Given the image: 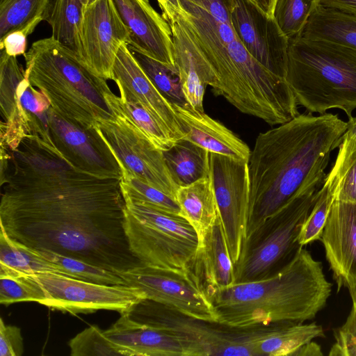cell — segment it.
<instances>
[{
  "label": "cell",
  "mask_w": 356,
  "mask_h": 356,
  "mask_svg": "<svg viewBox=\"0 0 356 356\" xmlns=\"http://www.w3.org/2000/svg\"><path fill=\"white\" fill-rule=\"evenodd\" d=\"M319 0H277L273 23L278 33L289 40L302 35Z\"/></svg>",
  "instance_id": "1f68e13d"
},
{
  "label": "cell",
  "mask_w": 356,
  "mask_h": 356,
  "mask_svg": "<svg viewBox=\"0 0 356 356\" xmlns=\"http://www.w3.org/2000/svg\"><path fill=\"white\" fill-rule=\"evenodd\" d=\"M172 105L185 134L184 139L210 153L249 160L251 154L249 147L221 122L204 112L195 111L188 105Z\"/></svg>",
  "instance_id": "d6986e66"
},
{
  "label": "cell",
  "mask_w": 356,
  "mask_h": 356,
  "mask_svg": "<svg viewBox=\"0 0 356 356\" xmlns=\"http://www.w3.org/2000/svg\"><path fill=\"white\" fill-rule=\"evenodd\" d=\"M81 39L84 65L95 75L112 79L118 51L130 40L112 0H88L81 24Z\"/></svg>",
  "instance_id": "5bb4252c"
},
{
  "label": "cell",
  "mask_w": 356,
  "mask_h": 356,
  "mask_svg": "<svg viewBox=\"0 0 356 356\" xmlns=\"http://www.w3.org/2000/svg\"><path fill=\"white\" fill-rule=\"evenodd\" d=\"M329 41L356 50V15L318 5L301 35Z\"/></svg>",
  "instance_id": "cb8c5ba5"
},
{
  "label": "cell",
  "mask_w": 356,
  "mask_h": 356,
  "mask_svg": "<svg viewBox=\"0 0 356 356\" xmlns=\"http://www.w3.org/2000/svg\"><path fill=\"white\" fill-rule=\"evenodd\" d=\"M342 140H349L356 142V117L349 118L347 122V128L344 134L342 135L340 141Z\"/></svg>",
  "instance_id": "bcb514c9"
},
{
  "label": "cell",
  "mask_w": 356,
  "mask_h": 356,
  "mask_svg": "<svg viewBox=\"0 0 356 356\" xmlns=\"http://www.w3.org/2000/svg\"><path fill=\"white\" fill-rule=\"evenodd\" d=\"M87 1L51 0L46 19L51 28V37L70 49L83 64L81 24Z\"/></svg>",
  "instance_id": "4316f807"
},
{
  "label": "cell",
  "mask_w": 356,
  "mask_h": 356,
  "mask_svg": "<svg viewBox=\"0 0 356 356\" xmlns=\"http://www.w3.org/2000/svg\"><path fill=\"white\" fill-rule=\"evenodd\" d=\"M175 67L188 105L195 111L204 113V96L207 85L186 54L175 50Z\"/></svg>",
  "instance_id": "74e56055"
},
{
  "label": "cell",
  "mask_w": 356,
  "mask_h": 356,
  "mask_svg": "<svg viewBox=\"0 0 356 356\" xmlns=\"http://www.w3.org/2000/svg\"><path fill=\"white\" fill-rule=\"evenodd\" d=\"M27 37L22 31L11 32L0 40V50L3 49L9 56H24L26 52Z\"/></svg>",
  "instance_id": "b9f144b4"
},
{
  "label": "cell",
  "mask_w": 356,
  "mask_h": 356,
  "mask_svg": "<svg viewBox=\"0 0 356 356\" xmlns=\"http://www.w3.org/2000/svg\"><path fill=\"white\" fill-rule=\"evenodd\" d=\"M324 182L333 190L334 200L356 204V142L342 140Z\"/></svg>",
  "instance_id": "4dcf8cb0"
},
{
  "label": "cell",
  "mask_w": 356,
  "mask_h": 356,
  "mask_svg": "<svg viewBox=\"0 0 356 356\" xmlns=\"http://www.w3.org/2000/svg\"><path fill=\"white\" fill-rule=\"evenodd\" d=\"M285 79L298 105L320 115L356 108V50L300 36L289 40Z\"/></svg>",
  "instance_id": "5b68a950"
},
{
  "label": "cell",
  "mask_w": 356,
  "mask_h": 356,
  "mask_svg": "<svg viewBox=\"0 0 356 356\" xmlns=\"http://www.w3.org/2000/svg\"><path fill=\"white\" fill-rule=\"evenodd\" d=\"M161 10L162 15L165 14L171 8H179L178 0H156Z\"/></svg>",
  "instance_id": "7dc6e473"
},
{
  "label": "cell",
  "mask_w": 356,
  "mask_h": 356,
  "mask_svg": "<svg viewBox=\"0 0 356 356\" xmlns=\"http://www.w3.org/2000/svg\"><path fill=\"white\" fill-rule=\"evenodd\" d=\"M320 187L298 195L268 217L248 236L234 265L235 284L266 278L284 266L300 246L298 236Z\"/></svg>",
  "instance_id": "ba28073f"
},
{
  "label": "cell",
  "mask_w": 356,
  "mask_h": 356,
  "mask_svg": "<svg viewBox=\"0 0 356 356\" xmlns=\"http://www.w3.org/2000/svg\"><path fill=\"white\" fill-rule=\"evenodd\" d=\"M51 0H0V40L15 31L31 34L46 21Z\"/></svg>",
  "instance_id": "f546056e"
},
{
  "label": "cell",
  "mask_w": 356,
  "mask_h": 356,
  "mask_svg": "<svg viewBox=\"0 0 356 356\" xmlns=\"http://www.w3.org/2000/svg\"><path fill=\"white\" fill-rule=\"evenodd\" d=\"M111 80L116 83L120 97L146 108L175 141L184 138L185 134L172 104L156 88L127 44H123L118 51Z\"/></svg>",
  "instance_id": "e0dca14e"
},
{
  "label": "cell",
  "mask_w": 356,
  "mask_h": 356,
  "mask_svg": "<svg viewBox=\"0 0 356 356\" xmlns=\"http://www.w3.org/2000/svg\"><path fill=\"white\" fill-rule=\"evenodd\" d=\"M346 128L337 114L309 113L258 135L248 160L245 238L292 200L322 186L331 152Z\"/></svg>",
  "instance_id": "7a4b0ae2"
},
{
  "label": "cell",
  "mask_w": 356,
  "mask_h": 356,
  "mask_svg": "<svg viewBox=\"0 0 356 356\" xmlns=\"http://www.w3.org/2000/svg\"><path fill=\"white\" fill-rule=\"evenodd\" d=\"M119 275L127 285L141 291L146 299L193 318L218 322L215 307L192 270L143 265Z\"/></svg>",
  "instance_id": "8fae6325"
},
{
  "label": "cell",
  "mask_w": 356,
  "mask_h": 356,
  "mask_svg": "<svg viewBox=\"0 0 356 356\" xmlns=\"http://www.w3.org/2000/svg\"><path fill=\"white\" fill-rule=\"evenodd\" d=\"M191 270L206 293L235 284L234 264L220 218L200 240Z\"/></svg>",
  "instance_id": "44dd1931"
},
{
  "label": "cell",
  "mask_w": 356,
  "mask_h": 356,
  "mask_svg": "<svg viewBox=\"0 0 356 356\" xmlns=\"http://www.w3.org/2000/svg\"><path fill=\"white\" fill-rule=\"evenodd\" d=\"M120 187L125 202L143 203L180 215V209L175 199L136 177H122Z\"/></svg>",
  "instance_id": "e575fe53"
},
{
  "label": "cell",
  "mask_w": 356,
  "mask_h": 356,
  "mask_svg": "<svg viewBox=\"0 0 356 356\" xmlns=\"http://www.w3.org/2000/svg\"><path fill=\"white\" fill-rule=\"evenodd\" d=\"M106 102L115 115L120 116L140 130L158 149L165 151L176 142L163 126L140 104L106 92Z\"/></svg>",
  "instance_id": "f1b7e54d"
},
{
  "label": "cell",
  "mask_w": 356,
  "mask_h": 356,
  "mask_svg": "<svg viewBox=\"0 0 356 356\" xmlns=\"http://www.w3.org/2000/svg\"><path fill=\"white\" fill-rule=\"evenodd\" d=\"M46 295L30 275L0 276V303L6 306L19 302L43 304Z\"/></svg>",
  "instance_id": "f35d334b"
},
{
  "label": "cell",
  "mask_w": 356,
  "mask_h": 356,
  "mask_svg": "<svg viewBox=\"0 0 356 356\" xmlns=\"http://www.w3.org/2000/svg\"><path fill=\"white\" fill-rule=\"evenodd\" d=\"M332 284L322 263L300 247L273 275L207 293L220 323L247 327L277 322L304 323L327 305Z\"/></svg>",
  "instance_id": "3957f363"
},
{
  "label": "cell",
  "mask_w": 356,
  "mask_h": 356,
  "mask_svg": "<svg viewBox=\"0 0 356 356\" xmlns=\"http://www.w3.org/2000/svg\"><path fill=\"white\" fill-rule=\"evenodd\" d=\"M321 346L315 341H311L302 345L293 356H322Z\"/></svg>",
  "instance_id": "f6af8a7d"
},
{
  "label": "cell",
  "mask_w": 356,
  "mask_h": 356,
  "mask_svg": "<svg viewBox=\"0 0 356 356\" xmlns=\"http://www.w3.org/2000/svg\"><path fill=\"white\" fill-rule=\"evenodd\" d=\"M175 200L179 207L180 215L194 227L199 241L220 218L211 175L191 184L179 186Z\"/></svg>",
  "instance_id": "603a6c76"
},
{
  "label": "cell",
  "mask_w": 356,
  "mask_h": 356,
  "mask_svg": "<svg viewBox=\"0 0 356 356\" xmlns=\"http://www.w3.org/2000/svg\"><path fill=\"white\" fill-rule=\"evenodd\" d=\"M334 200L333 190L323 182L318 198L300 228L298 236L300 246L321 240Z\"/></svg>",
  "instance_id": "8d00e7d4"
},
{
  "label": "cell",
  "mask_w": 356,
  "mask_h": 356,
  "mask_svg": "<svg viewBox=\"0 0 356 356\" xmlns=\"http://www.w3.org/2000/svg\"><path fill=\"white\" fill-rule=\"evenodd\" d=\"M50 136L63 159L75 168L99 177L122 178L121 168L96 128L84 129L49 111Z\"/></svg>",
  "instance_id": "9a60e30c"
},
{
  "label": "cell",
  "mask_w": 356,
  "mask_h": 356,
  "mask_svg": "<svg viewBox=\"0 0 356 356\" xmlns=\"http://www.w3.org/2000/svg\"><path fill=\"white\" fill-rule=\"evenodd\" d=\"M348 291L353 303L350 313L356 316V287L348 290Z\"/></svg>",
  "instance_id": "c3c4849f"
},
{
  "label": "cell",
  "mask_w": 356,
  "mask_h": 356,
  "mask_svg": "<svg viewBox=\"0 0 356 356\" xmlns=\"http://www.w3.org/2000/svg\"><path fill=\"white\" fill-rule=\"evenodd\" d=\"M163 154L170 175L179 187L210 175V152L186 139L177 140Z\"/></svg>",
  "instance_id": "d4e9b609"
},
{
  "label": "cell",
  "mask_w": 356,
  "mask_h": 356,
  "mask_svg": "<svg viewBox=\"0 0 356 356\" xmlns=\"http://www.w3.org/2000/svg\"><path fill=\"white\" fill-rule=\"evenodd\" d=\"M56 273L76 278L62 267L40 256L36 251L19 245L0 230V276Z\"/></svg>",
  "instance_id": "484cf974"
},
{
  "label": "cell",
  "mask_w": 356,
  "mask_h": 356,
  "mask_svg": "<svg viewBox=\"0 0 356 356\" xmlns=\"http://www.w3.org/2000/svg\"><path fill=\"white\" fill-rule=\"evenodd\" d=\"M8 151L0 230L10 240L118 275L143 265L127 236L121 179L82 172L41 139L24 138Z\"/></svg>",
  "instance_id": "6da1fadb"
},
{
  "label": "cell",
  "mask_w": 356,
  "mask_h": 356,
  "mask_svg": "<svg viewBox=\"0 0 356 356\" xmlns=\"http://www.w3.org/2000/svg\"><path fill=\"white\" fill-rule=\"evenodd\" d=\"M324 337L323 327L316 322H279L275 330L260 342L259 356H293L305 343Z\"/></svg>",
  "instance_id": "83f0119b"
},
{
  "label": "cell",
  "mask_w": 356,
  "mask_h": 356,
  "mask_svg": "<svg viewBox=\"0 0 356 356\" xmlns=\"http://www.w3.org/2000/svg\"><path fill=\"white\" fill-rule=\"evenodd\" d=\"M122 314L135 322L178 337L186 356H259L260 342L275 327V323L235 327L207 321L146 298Z\"/></svg>",
  "instance_id": "8992f818"
},
{
  "label": "cell",
  "mask_w": 356,
  "mask_h": 356,
  "mask_svg": "<svg viewBox=\"0 0 356 356\" xmlns=\"http://www.w3.org/2000/svg\"><path fill=\"white\" fill-rule=\"evenodd\" d=\"M24 56L29 82L47 95L58 114L84 129L95 128L99 120L115 118L105 97L111 91L106 80L51 36L33 42Z\"/></svg>",
  "instance_id": "277c9868"
},
{
  "label": "cell",
  "mask_w": 356,
  "mask_h": 356,
  "mask_svg": "<svg viewBox=\"0 0 356 356\" xmlns=\"http://www.w3.org/2000/svg\"><path fill=\"white\" fill-rule=\"evenodd\" d=\"M130 248L143 265L191 270L199 247L194 227L181 215L138 202H125Z\"/></svg>",
  "instance_id": "52a82bcc"
},
{
  "label": "cell",
  "mask_w": 356,
  "mask_h": 356,
  "mask_svg": "<svg viewBox=\"0 0 356 356\" xmlns=\"http://www.w3.org/2000/svg\"><path fill=\"white\" fill-rule=\"evenodd\" d=\"M337 283L356 287V204L334 200L320 240Z\"/></svg>",
  "instance_id": "ac0fdd59"
},
{
  "label": "cell",
  "mask_w": 356,
  "mask_h": 356,
  "mask_svg": "<svg viewBox=\"0 0 356 356\" xmlns=\"http://www.w3.org/2000/svg\"><path fill=\"white\" fill-rule=\"evenodd\" d=\"M104 333L127 356H186L178 337L135 322L123 314Z\"/></svg>",
  "instance_id": "ffe728a7"
},
{
  "label": "cell",
  "mask_w": 356,
  "mask_h": 356,
  "mask_svg": "<svg viewBox=\"0 0 356 356\" xmlns=\"http://www.w3.org/2000/svg\"><path fill=\"white\" fill-rule=\"evenodd\" d=\"M245 0L231 1V18L236 33L248 51L273 73L285 78L289 42L272 44L261 32Z\"/></svg>",
  "instance_id": "7402d4cb"
},
{
  "label": "cell",
  "mask_w": 356,
  "mask_h": 356,
  "mask_svg": "<svg viewBox=\"0 0 356 356\" xmlns=\"http://www.w3.org/2000/svg\"><path fill=\"white\" fill-rule=\"evenodd\" d=\"M330 356H356V316L349 313L343 325L334 332Z\"/></svg>",
  "instance_id": "ab89813d"
},
{
  "label": "cell",
  "mask_w": 356,
  "mask_h": 356,
  "mask_svg": "<svg viewBox=\"0 0 356 356\" xmlns=\"http://www.w3.org/2000/svg\"><path fill=\"white\" fill-rule=\"evenodd\" d=\"M35 251L44 259L58 265L79 280L102 284L127 285L124 279L118 273L106 269L53 252L47 250Z\"/></svg>",
  "instance_id": "836d02e7"
},
{
  "label": "cell",
  "mask_w": 356,
  "mask_h": 356,
  "mask_svg": "<svg viewBox=\"0 0 356 356\" xmlns=\"http://www.w3.org/2000/svg\"><path fill=\"white\" fill-rule=\"evenodd\" d=\"M51 103L31 84L16 56L0 52L1 145L15 150L24 138H38L51 147L49 127Z\"/></svg>",
  "instance_id": "9c48e42d"
},
{
  "label": "cell",
  "mask_w": 356,
  "mask_h": 356,
  "mask_svg": "<svg viewBox=\"0 0 356 356\" xmlns=\"http://www.w3.org/2000/svg\"><path fill=\"white\" fill-rule=\"evenodd\" d=\"M264 19L273 22L277 0H245Z\"/></svg>",
  "instance_id": "7bdbcfd3"
},
{
  "label": "cell",
  "mask_w": 356,
  "mask_h": 356,
  "mask_svg": "<svg viewBox=\"0 0 356 356\" xmlns=\"http://www.w3.org/2000/svg\"><path fill=\"white\" fill-rule=\"evenodd\" d=\"M95 128L115 156L122 177H134L175 199L179 186L172 179L163 151L136 127L115 115L97 121Z\"/></svg>",
  "instance_id": "30bf717a"
},
{
  "label": "cell",
  "mask_w": 356,
  "mask_h": 356,
  "mask_svg": "<svg viewBox=\"0 0 356 356\" xmlns=\"http://www.w3.org/2000/svg\"><path fill=\"white\" fill-rule=\"evenodd\" d=\"M24 351L21 330L0 320V356H21Z\"/></svg>",
  "instance_id": "60d3db41"
},
{
  "label": "cell",
  "mask_w": 356,
  "mask_h": 356,
  "mask_svg": "<svg viewBox=\"0 0 356 356\" xmlns=\"http://www.w3.org/2000/svg\"><path fill=\"white\" fill-rule=\"evenodd\" d=\"M210 175L234 265L245 239L250 196L248 161L210 153Z\"/></svg>",
  "instance_id": "4fadbf2b"
},
{
  "label": "cell",
  "mask_w": 356,
  "mask_h": 356,
  "mask_svg": "<svg viewBox=\"0 0 356 356\" xmlns=\"http://www.w3.org/2000/svg\"><path fill=\"white\" fill-rule=\"evenodd\" d=\"M131 51L152 82L166 99L172 104L188 105L176 71L152 58Z\"/></svg>",
  "instance_id": "d6a6232c"
},
{
  "label": "cell",
  "mask_w": 356,
  "mask_h": 356,
  "mask_svg": "<svg viewBox=\"0 0 356 356\" xmlns=\"http://www.w3.org/2000/svg\"><path fill=\"white\" fill-rule=\"evenodd\" d=\"M69 346L72 356H127L126 352L95 325L77 334L70 341Z\"/></svg>",
  "instance_id": "d590c367"
},
{
  "label": "cell",
  "mask_w": 356,
  "mask_h": 356,
  "mask_svg": "<svg viewBox=\"0 0 356 356\" xmlns=\"http://www.w3.org/2000/svg\"><path fill=\"white\" fill-rule=\"evenodd\" d=\"M112 1L129 32V48L177 72L172 31L162 14L149 0Z\"/></svg>",
  "instance_id": "2e32d148"
},
{
  "label": "cell",
  "mask_w": 356,
  "mask_h": 356,
  "mask_svg": "<svg viewBox=\"0 0 356 356\" xmlns=\"http://www.w3.org/2000/svg\"><path fill=\"white\" fill-rule=\"evenodd\" d=\"M323 7L356 15V0H319Z\"/></svg>",
  "instance_id": "ee69618b"
},
{
  "label": "cell",
  "mask_w": 356,
  "mask_h": 356,
  "mask_svg": "<svg viewBox=\"0 0 356 356\" xmlns=\"http://www.w3.org/2000/svg\"><path fill=\"white\" fill-rule=\"evenodd\" d=\"M42 288V305L72 314L114 310L120 314L145 299L143 293L128 285H109L86 282L56 273L30 275Z\"/></svg>",
  "instance_id": "7c38bea8"
}]
</instances>
